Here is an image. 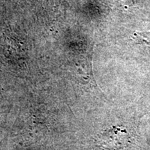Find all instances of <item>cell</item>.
<instances>
[{
  "label": "cell",
  "mask_w": 150,
  "mask_h": 150,
  "mask_svg": "<svg viewBox=\"0 0 150 150\" xmlns=\"http://www.w3.org/2000/svg\"><path fill=\"white\" fill-rule=\"evenodd\" d=\"M134 38L138 44L150 47V31H137Z\"/></svg>",
  "instance_id": "1"
}]
</instances>
